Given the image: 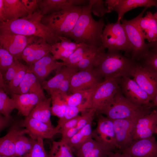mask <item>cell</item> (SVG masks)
Listing matches in <instances>:
<instances>
[{"instance_id":"1","label":"cell","mask_w":157,"mask_h":157,"mask_svg":"<svg viewBox=\"0 0 157 157\" xmlns=\"http://www.w3.org/2000/svg\"><path fill=\"white\" fill-rule=\"evenodd\" d=\"M43 16L39 9L31 15L0 22V33L38 37L53 45L60 39L42 22Z\"/></svg>"},{"instance_id":"2","label":"cell","mask_w":157,"mask_h":157,"mask_svg":"<svg viewBox=\"0 0 157 157\" xmlns=\"http://www.w3.org/2000/svg\"><path fill=\"white\" fill-rule=\"evenodd\" d=\"M91 4L82 6L81 14L68 38L78 44L99 48L102 46V36L105 22L103 18L94 19L90 11Z\"/></svg>"},{"instance_id":"3","label":"cell","mask_w":157,"mask_h":157,"mask_svg":"<svg viewBox=\"0 0 157 157\" xmlns=\"http://www.w3.org/2000/svg\"><path fill=\"white\" fill-rule=\"evenodd\" d=\"M137 62L124 56L120 51H108L104 54L94 69L104 81L124 76L130 77L131 71Z\"/></svg>"},{"instance_id":"4","label":"cell","mask_w":157,"mask_h":157,"mask_svg":"<svg viewBox=\"0 0 157 157\" xmlns=\"http://www.w3.org/2000/svg\"><path fill=\"white\" fill-rule=\"evenodd\" d=\"M82 6H74L43 16L42 22L57 37L68 38L82 12Z\"/></svg>"},{"instance_id":"5","label":"cell","mask_w":157,"mask_h":157,"mask_svg":"<svg viewBox=\"0 0 157 157\" xmlns=\"http://www.w3.org/2000/svg\"><path fill=\"white\" fill-rule=\"evenodd\" d=\"M151 108L134 104L122 94L120 90L115 95L110 106L103 114L112 120L136 119L151 112Z\"/></svg>"},{"instance_id":"6","label":"cell","mask_w":157,"mask_h":157,"mask_svg":"<svg viewBox=\"0 0 157 157\" xmlns=\"http://www.w3.org/2000/svg\"><path fill=\"white\" fill-rule=\"evenodd\" d=\"M147 8H145L138 15L131 19H123L121 21L130 46L131 51L129 57L137 62L145 57L149 49L138 26L139 20Z\"/></svg>"},{"instance_id":"7","label":"cell","mask_w":157,"mask_h":157,"mask_svg":"<svg viewBox=\"0 0 157 157\" xmlns=\"http://www.w3.org/2000/svg\"><path fill=\"white\" fill-rule=\"evenodd\" d=\"M118 78L104 81L94 88L91 97L90 109L94 110L98 114H104L120 90Z\"/></svg>"},{"instance_id":"8","label":"cell","mask_w":157,"mask_h":157,"mask_svg":"<svg viewBox=\"0 0 157 157\" xmlns=\"http://www.w3.org/2000/svg\"><path fill=\"white\" fill-rule=\"evenodd\" d=\"M102 45L109 51H123L129 57L131 47L124 27L121 22H108L104 28Z\"/></svg>"},{"instance_id":"9","label":"cell","mask_w":157,"mask_h":157,"mask_svg":"<svg viewBox=\"0 0 157 157\" xmlns=\"http://www.w3.org/2000/svg\"><path fill=\"white\" fill-rule=\"evenodd\" d=\"M92 138L110 151L118 149L113 120L102 114H98L97 127L92 130Z\"/></svg>"},{"instance_id":"10","label":"cell","mask_w":157,"mask_h":157,"mask_svg":"<svg viewBox=\"0 0 157 157\" xmlns=\"http://www.w3.org/2000/svg\"><path fill=\"white\" fill-rule=\"evenodd\" d=\"M78 71L76 67L64 65L56 71V74L53 77L42 82L41 86L49 94L57 92L63 95H67L69 92L72 77Z\"/></svg>"},{"instance_id":"11","label":"cell","mask_w":157,"mask_h":157,"mask_svg":"<svg viewBox=\"0 0 157 157\" xmlns=\"http://www.w3.org/2000/svg\"><path fill=\"white\" fill-rule=\"evenodd\" d=\"M117 80L122 94L128 100L136 105L149 107L150 97L133 79L124 76Z\"/></svg>"},{"instance_id":"12","label":"cell","mask_w":157,"mask_h":157,"mask_svg":"<svg viewBox=\"0 0 157 157\" xmlns=\"http://www.w3.org/2000/svg\"><path fill=\"white\" fill-rule=\"evenodd\" d=\"M131 75L148 94L151 101L157 94V74L149 68L137 62Z\"/></svg>"},{"instance_id":"13","label":"cell","mask_w":157,"mask_h":157,"mask_svg":"<svg viewBox=\"0 0 157 157\" xmlns=\"http://www.w3.org/2000/svg\"><path fill=\"white\" fill-rule=\"evenodd\" d=\"M94 69L79 70L71 78L69 92H76L93 89L103 82Z\"/></svg>"},{"instance_id":"14","label":"cell","mask_w":157,"mask_h":157,"mask_svg":"<svg viewBox=\"0 0 157 157\" xmlns=\"http://www.w3.org/2000/svg\"><path fill=\"white\" fill-rule=\"evenodd\" d=\"M35 37L0 33V46L12 54L15 60H20L25 49Z\"/></svg>"},{"instance_id":"15","label":"cell","mask_w":157,"mask_h":157,"mask_svg":"<svg viewBox=\"0 0 157 157\" xmlns=\"http://www.w3.org/2000/svg\"><path fill=\"white\" fill-rule=\"evenodd\" d=\"M138 118L113 120L118 151L120 152L134 141L133 134L135 122Z\"/></svg>"},{"instance_id":"16","label":"cell","mask_w":157,"mask_h":157,"mask_svg":"<svg viewBox=\"0 0 157 157\" xmlns=\"http://www.w3.org/2000/svg\"><path fill=\"white\" fill-rule=\"evenodd\" d=\"M20 122L21 126L28 131V134L31 138L34 140L50 139L57 133H60V129L56 126L54 127L53 125L28 116Z\"/></svg>"},{"instance_id":"17","label":"cell","mask_w":157,"mask_h":157,"mask_svg":"<svg viewBox=\"0 0 157 157\" xmlns=\"http://www.w3.org/2000/svg\"><path fill=\"white\" fill-rule=\"evenodd\" d=\"M105 5L111 12L117 14V21L121 22L124 14L127 12L139 7L149 8L155 6L157 8V0H106Z\"/></svg>"},{"instance_id":"18","label":"cell","mask_w":157,"mask_h":157,"mask_svg":"<svg viewBox=\"0 0 157 157\" xmlns=\"http://www.w3.org/2000/svg\"><path fill=\"white\" fill-rule=\"evenodd\" d=\"M120 152L131 157H157V141L153 136L134 140Z\"/></svg>"},{"instance_id":"19","label":"cell","mask_w":157,"mask_h":157,"mask_svg":"<svg viewBox=\"0 0 157 157\" xmlns=\"http://www.w3.org/2000/svg\"><path fill=\"white\" fill-rule=\"evenodd\" d=\"M51 47L43 39L35 37L23 51L22 59L30 67L51 52Z\"/></svg>"},{"instance_id":"20","label":"cell","mask_w":157,"mask_h":157,"mask_svg":"<svg viewBox=\"0 0 157 157\" xmlns=\"http://www.w3.org/2000/svg\"><path fill=\"white\" fill-rule=\"evenodd\" d=\"M20 121L15 122L11 126L7 133L0 138V156L16 157L15 146L16 143L21 136L28 133Z\"/></svg>"},{"instance_id":"21","label":"cell","mask_w":157,"mask_h":157,"mask_svg":"<svg viewBox=\"0 0 157 157\" xmlns=\"http://www.w3.org/2000/svg\"><path fill=\"white\" fill-rule=\"evenodd\" d=\"M151 112L139 117L134 127V140L144 139L157 133V108Z\"/></svg>"},{"instance_id":"22","label":"cell","mask_w":157,"mask_h":157,"mask_svg":"<svg viewBox=\"0 0 157 157\" xmlns=\"http://www.w3.org/2000/svg\"><path fill=\"white\" fill-rule=\"evenodd\" d=\"M64 65L63 62L56 61L50 53L29 67L31 72L40 82L53 71H56Z\"/></svg>"},{"instance_id":"23","label":"cell","mask_w":157,"mask_h":157,"mask_svg":"<svg viewBox=\"0 0 157 157\" xmlns=\"http://www.w3.org/2000/svg\"><path fill=\"white\" fill-rule=\"evenodd\" d=\"M87 0H39V9L43 16L64 10L72 6L87 5Z\"/></svg>"},{"instance_id":"24","label":"cell","mask_w":157,"mask_h":157,"mask_svg":"<svg viewBox=\"0 0 157 157\" xmlns=\"http://www.w3.org/2000/svg\"><path fill=\"white\" fill-rule=\"evenodd\" d=\"M40 83L31 72L29 67L24 79L13 93L17 94L33 93L44 100L47 97Z\"/></svg>"},{"instance_id":"25","label":"cell","mask_w":157,"mask_h":157,"mask_svg":"<svg viewBox=\"0 0 157 157\" xmlns=\"http://www.w3.org/2000/svg\"><path fill=\"white\" fill-rule=\"evenodd\" d=\"M18 110V114L28 117L31 110L40 101L43 100L33 93L11 94Z\"/></svg>"},{"instance_id":"26","label":"cell","mask_w":157,"mask_h":157,"mask_svg":"<svg viewBox=\"0 0 157 157\" xmlns=\"http://www.w3.org/2000/svg\"><path fill=\"white\" fill-rule=\"evenodd\" d=\"M3 1L2 22L22 18L28 15V11L21 0H3Z\"/></svg>"},{"instance_id":"27","label":"cell","mask_w":157,"mask_h":157,"mask_svg":"<svg viewBox=\"0 0 157 157\" xmlns=\"http://www.w3.org/2000/svg\"><path fill=\"white\" fill-rule=\"evenodd\" d=\"M138 26L144 38L149 43L157 40V21L151 11L147 12L145 15L140 19Z\"/></svg>"},{"instance_id":"28","label":"cell","mask_w":157,"mask_h":157,"mask_svg":"<svg viewBox=\"0 0 157 157\" xmlns=\"http://www.w3.org/2000/svg\"><path fill=\"white\" fill-rule=\"evenodd\" d=\"M76 157H105L110 151L103 145L91 138L76 150Z\"/></svg>"},{"instance_id":"29","label":"cell","mask_w":157,"mask_h":157,"mask_svg":"<svg viewBox=\"0 0 157 157\" xmlns=\"http://www.w3.org/2000/svg\"><path fill=\"white\" fill-rule=\"evenodd\" d=\"M51 97L41 101L31 110L28 116L52 126L51 119Z\"/></svg>"},{"instance_id":"30","label":"cell","mask_w":157,"mask_h":157,"mask_svg":"<svg viewBox=\"0 0 157 157\" xmlns=\"http://www.w3.org/2000/svg\"><path fill=\"white\" fill-rule=\"evenodd\" d=\"M80 44V46L66 60L63 62L64 66L76 67L77 64L81 60L96 51L99 48L90 46L84 44Z\"/></svg>"},{"instance_id":"31","label":"cell","mask_w":157,"mask_h":157,"mask_svg":"<svg viewBox=\"0 0 157 157\" xmlns=\"http://www.w3.org/2000/svg\"><path fill=\"white\" fill-rule=\"evenodd\" d=\"M95 88L88 90L76 92L70 95L63 97L68 106H77L87 104L89 105L90 109L91 97Z\"/></svg>"},{"instance_id":"32","label":"cell","mask_w":157,"mask_h":157,"mask_svg":"<svg viewBox=\"0 0 157 157\" xmlns=\"http://www.w3.org/2000/svg\"><path fill=\"white\" fill-rule=\"evenodd\" d=\"M92 122H91L78 132L67 143L72 149L77 150L85 142L92 138Z\"/></svg>"},{"instance_id":"33","label":"cell","mask_w":157,"mask_h":157,"mask_svg":"<svg viewBox=\"0 0 157 157\" xmlns=\"http://www.w3.org/2000/svg\"><path fill=\"white\" fill-rule=\"evenodd\" d=\"M105 49L103 46L100 47L96 51L81 60L77 64L76 67L78 70L94 68L106 52Z\"/></svg>"},{"instance_id":"34","label":"cell","mask_w":157,"mask_h":157,"mask_svg":"<svg viewBox=\"0 0 157 157\" xmlns=\"http://www.w3.org/2000/svg\"><path fill=\"white\" fill-rule=\"evenodd\" d=\"M50 94L51 99L52 115L61 118L65 113L67 106L66 102L62 96L58 92H52Z\"/></svg>"},{"instance_id":"35","label":"cell","mask_w":157,"mask_h":157,"mask_svg":"<svg viewBox=\"0 0 157 157\" xmlns=\"http://www.w3.org/2000/svg\"><path fill=\"white\" fill-rule=\"evenodd\" d=\"M48 157H75L72 149L65 142L61 140L53 141L48 155Z\"/></svg>"},{"instance_id":"36","label":"cell","mask_w":157,"mask_h":157,"mask_svg":"<svg viewBox=\"0 0 157 157\" xmlns=\"http://www.w3.org/2000/svg\"><path fill=\"white\" fill-rule=\"evenodd\" d=\"M34 140L24 135L20 137L16 142L15 146L16 157H22L30 154Z\"/></svg>"},{"instance_id":"37","label":"cell","mask_w":157,"mask_h":157,"mask_svg":"<svg viewBox=\"0 0 157 157\" xmlns=\"http://www.w3.org/2000/svg\"><path fill=\"white\" fill-rule=\"evenodd\" d=\"M88 109L89 106L87 104L77 106L67 105L64 116L59 119L56 127L60 129L61 126L66 122L78 115L80 112L83 113Z\"/></svg>"},{"instance_id":"38","label":"cell","mask_w":157,"mask_h":157,"mask_svg":"<svg viewBox=\"0 0 157 157\" xmlns=\"http://www.w3.org/2000/svg\"><path fill=\"white\" fill-rule=\"evenodd\" d=\"M16 106L14 100L10 98L4 91L0 89V112L3 116H8Z\"/></svg>"},{"instance_id":"39","label":"cell","mask_w":157,"mask_h":157,"mask_svg":"<svg viewBox=\"0 0 157 157\" xmlns=\"http://www.w3.org/2000/svg\"><path fill=\"white\" fill-rule=\"evenodd\" d=\"M29 67L21 63L19 68L12 80L8 82V88L11 94L14 93L22 81Z\"/></svg>"},{"instance_id":"40","label":"cell","mask_w":157,"mask_h":157,"mask_svg":"<svg viewBox=\"0 0 157 157\" xmlns=\"http://www.w3.org/2000/svg\"><path fill=\"white\" fill-rule=\"evenodd\" d=\"M140 63L151 69L157 74V48L150 47Z\"/></svg>"},{"instance_id":"41","label":"cell","mask_w":157,"mask_h":157,"mask_svg":"<svg viewBox=\"0 0 157 157\" xmlns=\"http://www.w3.org/2000/svg\"><path fill=\"white\" fill-rule=\"evenodd\" d=\"M13 56L7 51L0 46V72L4 74L8 68L15 62Z\"/></svg>"},{"instance_id":"42","label":"cell","mask_w":157,"mask_h":157,"mask_svg":"<svg viewBox=\"0 0 157 157\" xmlns=\"http://www.w3.org/2000/svg\"><path fill=\"white\" fill-rule=\"evenodd\" d=\"M60 41L52 45L51 49L65 50L74 51L80 46V44L73 42L68 38L58 37Z\"/></svg>"},{"instance_id":"43","label":"cell","mask_w":157,"mask_h":157,"mask_svg":"<svg viewBox=\"0 0 157 157\" xmlns=\"http://www.w3.org/2000/svg\"><path fill=\"white\" fill-rule=\"evenodd\" d=\"M91 4L90 11L94 15L101 17L106 14L111 12L105 5L102 0H89Z\"/></svg>"},{"instance_id":"44","label":"cell","mask_w":157,"mask_h":157,"mask_svg":"<svg viewBox=\"0 0 157 157\" xmlns=\"http://www.w3.org/2000/svg\"><path fill=\"white\" fill-rule=\"evenodd\" d=\"M30 154L31 157H48L44 149L43 139L34 140Z\"/></svg>"},{"instance_id":"45","label":"cell","mask_w":157,"mask_h":157,"mask_svg":"<svg viewBox=\"0 0 157 157\" xmlns=\"http://www.w3.org/2000/svg\"><path fill=\"white\" fill-rule=\"evenodd\" d=\"M95 110L93 109H88L83 113L78 121L76 126L80 130L91 122H92L95 114Z\"/></svg>"},{"instance_id":"46","label":"cell","mask_w":157,"mask_h":157,"mask_svg":"<svg viewBox=\"0 0 157 157\" xmlns=\"http://www.w3.org/2000/svg\"><path fill=\"white\" fill-rule=\"evenodd\" d=\"M21 63L19 60H15L14 63L8 68L6 73L3 75L5 81L9 82L12 80L18 71Z\"/></svg>"},{"instance_id":"47","label":"cell","mask_w":157,"mask_h":157,"mask_svg":"<svg viewBox=\"0 0 157 157\" xmlns=\"http://www.w3.org/2000/svg\"><path fill=\"white\" fill-rule=\"evenodd\" d=\"M74 51L65 50L51 49V52L56 60H60L64 62L70 57Z\"/></svg>"},{"instance_id":"48","label":"cell","mask_w":157,"mask_h":157,"mask_svg":"<svg viewBox=\"0 0 157 157\" xmlns=\"http://www.w3.org/2000/svg\"><path fill=\"white\" fill-rule=\"evenodd\" d=\"M39 0H21L27 9L28 15H32L39 9L38 3Z\"/></svg>"},{"instance_id":"49","label":"cell","mask_w":157,"mask_h":157,"mask_svg":"<svg viewBox=\"0 0 157 157\" xmlns=\"http://www.w3.org/2000/svg\"><path fill=\"white\" fill-rule=\"evenodd\" d=\"M14 120L12 117L0 115V131L1 132L9 126H12L14 123Z\"/></svg>"},{"instance_id":"50","label":"cell","mask_w":157,"mask_h":157,"mask_svg":"<svg viewBox=\"0 0 157 157\" xmlns=\"http://www.w3.org/2000/svg\"><path fill=\"white\" fill-rule=\"evenodd\" d=\"M80 117L81 115H78L65 122L60 127V133L62 131L76 127Z\"/></svg>"},{"instance_id":"51","label":"cell","mask_w":157,"mask_h":157,"mask_svg":"<svg viewBox=\"0 0 157 157\" xmlns=\"http://www.w3.org/2000/svg\"><path fill=\"white\" fill-rule=\"evenodd\" d=\"M79 131L76 127H75L61 132V140L67 143Z\"/></svg>"},{"instance_id":"52","label":"cell","mask_w":157,"mask_h":157,"mask_svg":"<svg viewBox=\"0 0 157 157\" xmlns=\"http://www.w3.org/2000/svg\"><path fill=\"white\" fill-rule=\"evenodd\" d=\"M107 156L108 157H131L126 154L117 151H109Z\"/></svg>"},{"instance_id":"53","label":"cell","mask_w":157,"mask_h":157,"mask_svg":"<svg viewBox=\"0 0 157 157\" xmlns=\"http://www.w3.org/2000/svg\"><path fill=\"white\" fill-rule=\"evenodd\" d=\"M3 0H0V22L3 21Z\"/></svg>"},{"instance_id":"54","label":"cell","mask_w":157,"mask_h":157,"mask_svg":"<svg viewBox=\"0 0 157 157\" xmlns=\"http://www.w3.org/2000/svg\"><path fill=\"white\" fill-rule=\"evenodd\" d=\"M149 107L151 108H157V94L150 103Z\"/></svg>"},{"instance_id":"55","label":"cell","mask_w":157,"mask_h":157,"mask_svg":"<svg viewBox=\"0 0 157 157\" xmlns=\"http://www.w3.org/2000/svg\"><path fill=\"white\" fill-rule=\"evenodd\" d=\"M147 44L149 48L153 47L157 48V40L153 42L147 43Z\"/></svg>"},{"instance_id":"56","label":"cell","mask_w":157,"mask_h":157,"mask_svg":"<svg viewBox=\"0 0 157 157\" xmlns=\"http://www.w3.org/2000/svg\"><path fill=\"white\" fill-rule=\"evenodd\" d=\"M153 15L156 19L157 21V11L156 12L153 14Z\"/></svg>"},{"instance_id":"57","label":"cell","mask_w":157,"mask_h":157,"mask_svg":"<svg viewBox=\"0 0 157 157\" xmlns=\"http://www.w3.org/2000/svg\"><path fill=\"white\" fill-rule=\"evenodd\" d=\"M22 157H31V156H30V154H28Z\"/></svg>"},{"instance_id":"58","label":"cell","mask_w":157,"mask_h":157,"mask_svg":"<svg viewBox=\"0 0 157 157\" xmlns=\"http://www.w3.org/2000/svg\"><path fill=\"white\" fill-rule=\"evenodd\" d=\"M0 157H11L9 156H0Z\"/></svg>"},{"instance_id":"59","label":"cell","mask_w":157,"mask_h":157,"mask_svg":"<svg viewBox=\"0 0 157 157\" xmlns=\"http://www.w3.org/2000/svg\"><path fill=\"white\" fill-rule=\"evenodd\" d=\"M105 157H108L107 156H106Z\"/></svg>"}]
</instances>
